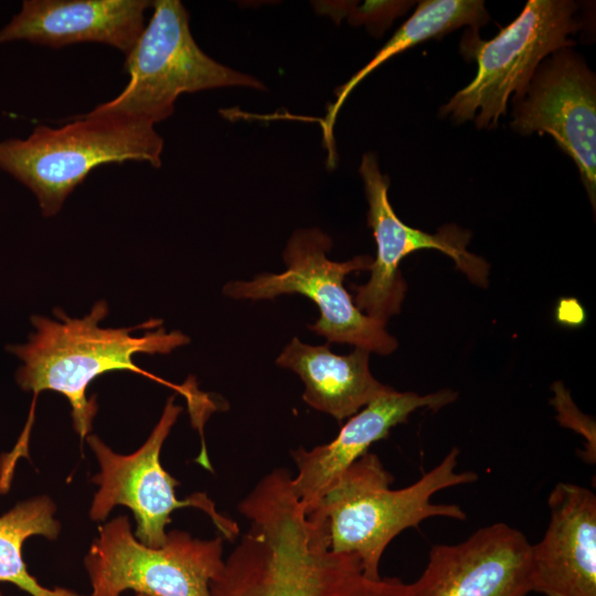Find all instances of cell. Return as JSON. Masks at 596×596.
<instances>
[{"label":"cell","mask_w":596,"mask_h":596,"mask_svg":"<svg viewBox=\"0 0 596 596\" xmlns=\"http://www.w3.org/2000/svg\"><path fill=\"white\" fill-rule=\"evenodd\" d=\"M531 588V544L503 522L480 528L457 544L429 551L409 596H526Z\"/></svg>","instance_id":"cell-12"},{"label":"cell","mask_w":596,"mask_h":596,"mask_svg":"<svg viewBox=\"0 0 596 596\" xmlns=\"http://www.w3.org/2000/svg\"><path fill=\"white\" fill-rule=\"evenodd\" d=\"M489 14L481 0H424L416 11L404 22L393 36L381 47L373 58L356 72L337 92L336 102L329 107L322 121L323 140L329 152V163H334L333 126L343 103L355 86L371 72L392 56L429 39L443 35L461 26L478 31L487 24Z\"/></svg>","instance_id":"cell-17"},{"label":"cell","mask_w":596,"mask_h":596,"mask_svg":"<svg viewBox=\"0 0 596 596\" xmlns=\"http://www.w3.org/2000/svg\"><path fill=\"white\" fill-rule=\"evenodd\" d=\"M578 6L571 0H529L519 17L499 34L482 41L466 32L460 51L476 60L475 78L440 107L458 124L475 120L478 129L496 128L509 99L521 98L539 65L552 53L572 47L582 28Z\"/></svg>","instance_id":"cell-5"},{"label":"cell","mask_w":596,"mask_h":596,"mask_svg":"<svg viewBox=\"0 0 596 596\" xmlns=\"http://www.w3.org/2000/svg\"><path fill=\"white\" fill-rule=\"evenodd\" d=\"M174 398V395L168 398L147 440L129 455L115 453L95 435L87 437L99 465V472L93 478L98 489L89 517L93 521H105L116 505H125L135 517L137 540L159 547L167 541L166 528L171 522V513L179 508L193 507L205 512L221 534L232 541L240 532L237 523L222 515L205 493L178 499L175 488L180 482L161 465L162 445L182 412Z\"/></svg>","instance_id":"cell-9"},{"label":"cell","mask_w":596,"mask_h":596,"mask_svg":"<svg viewBox=\"0 0 596 596\" xmlns=\"http://www.w3.org/2000/svg\"><path fill=\"white\" fill-rule=\"evenodd\" d=\"M56 507L47 496L19 502L0 517V582L14 584L30 596H88L74 590L47 588L33 577L23 561L25 540L42 535L55 540L61 524L54 514Z\"/></svg>","instance_id":"cell-18"},{"label":"cell","mask_w":596,"mask_h":596,"mask_svg":"<svg viewBox=\"0 0 596 596\" xmlns=\"http://www.w3.org/2000/svg\"><path fill=\"white\" fill-rule=\"evenodd\" d=\"M456 397L457 393L448 389L419 395L389 387L352 415L330 443L310 450L302 447L292 450L297 473L291 476V487L305 512L315 510L342 473L412 413L419 408L439 409Z\"/></svg>","instance_id":"cell-13"},{"label":"cell","mask_w":596,"mask_h":596,"mask_svg":"<svg viewBox=\"0 0 596 596\" xmlns=\"http://www.w3.org/2000/svg\"><path fill=\"white\" fill-rule=\"evenodd\" d=\"M459 449L453 448L414 483L392 489L394 477L375 454L358 459L324 493L319 505L327 520L330 549L355 555L366 576L380 578L382 555L402 531L433 517L465 520L458 504L433 503L446 488L472 483L473 471H456Z\"/></svg>","instance_id":"cell-3"},{"label":"cell","mask_w":596,"mask_h":596,"mask_svg":"<svg viewBox=\"0 0 596 596\" xmlns=\"http://www.w3.org/2000/svg\"><path fill=\"white\" fill-rule=\"evenodd\" d=\"M152 15L126 55L125 88L95 114H113L155 125L174 111L183 93L242 86L263 89L257 78L206 55L194 41L189 13L179 0L153 1Z\"/></svg>","instance_id":"cell-6"},{"label":"cell","mask_w":596,"mask_h":596,"mask_svg":"<svg viewBox=\"0 0 596 596\" xmlns=\"http://www.w3.org/2000/svg\"><path fill=\"white\" fill-rule=\"evenodd\" d=\"M135 596H148V595H145V594H136Z\"/></svg>","instance_id":"cell-21"},{"label":"cell","mask_w":596,"mask_h":596,"mask_svg":"<svg viewBox=\"0 0 596 596\" xmlns=\"http://www.w3.org/2000/svg\"><path fill=\"white\" fill-rule=\"evenodd\" d=\"M238 512L249 528L210 596H409L408 584L371 578L355 555L330 549L326 518L318 509L305 512L286 469L264 476Z\"/></svg>","instance_id":"cell-1"},{"label":"cell","mask_w":596,"mask_h":596,"mask_svg":"<svg viewBox=\"0 0 596 596\" xmlns=\"http://www.w3.org/2000/svg\"><path fill=\"white\" fill-rule=\"evenodd\" d=\"M512 130L549 134L578 168L595 209L596 77L571 47L549 55L538 67L524 95L514 99Z\"/></svg>","instance_id":"cell-11"},{"label":"cell","mask_w":596,"mask_h":596,"mask_svg":"<svg viewBox=\"0 0 596 596\" xmlns=\"http://www.w3.org/2000/svg\"><path fill=\"white\" fill-rule=\"evenodd\" d=\"M330 236L317 227L297 230L289 238L283 257L287 269L280 274L264 273L252 280L227 283L223 291L234 299H274L284 294H300L311 299L320 311L319 319L307 326L327 341L348 343L369 352L390 354L397 341L385 326L356 308L343 286L352 272L369 270L373 258L359 255L347 262H334L327 254Z\"/></svg>","instance_id":"cell-7"},{"label":"cell","mask_w":596,"mask_h":596,"mask_svg":"<svg viewBox=\"0 0 596 596\" xmlns=\"http://www.w3.org/2000/svg\"><path fill=\"white\" fill-rule=\"evenodd\" d=\"M162 150L155 125L88 111L61 128L38 126L26 138L0 141V169L31 190L50 217L96 167L135 160L158 168Z\"/></svg>","instance_id":"cell-4"},{"label":"cell","mask_w":596,"mask_h":596,"mask_svg":"<svg viewBox=\"0 0 596 596\" xmlns=\"http://www.w3.org/2000/svg\"><path fill=\"white\" fill-rule=\"evenodd\" d=\"M359 172L369 203L368 224L376 242V257L369 269V281L353 286V302L359 310L384 326L398 313L406 291L400 263L411 253L424 248L446 254L471 281L487 286L489 266L485 259L467 251L470 240L467 231L445 225L437 233L429 234L404 224L389 201L390 180L381 172L373 152L363 155Z\"/></svg>","instance_id":"cell-10"},{"label":"cell","mask_w":596,"mask_h":596,"mask_svg":"<svg viewBox=\"0 0 596 596\" xmlns=\"http://www.w3.org/2000/svg\"><path fill=\"white\" fill-rule=\"evenodd\" d=\"M369 355L362 348L339 355L328 344L310 345L292 338L276 363L299 375L308 405L341 423L390 387L372 375Z\"/></svg>","instance_id":"cell-16"},{"label":"cell","mask_w":596,"mask_h":596,"mask_svg":"<svg viewBox=\"0 0 596 596\" xmlns=\"http://www.w3.org/2000/svg\"><path fill=\"white\" fill-rule=\"evenodd\" d=\"M550 521L531 544V588L545 596H596V496L558 482L547 498Z\"/></svg>","instance_id":"cell-14"},{"label":"cell","mask_w":596,"mask_h":596,"mask_svg":"<svg viewBox=\"0 0 596 596\" xmlns=\"http://www.w3.org/2000/svg\"><path fill=\"white\" fill-rule=\"evenodd\" d=\"M414 3L413 1H368L361 8L351 13V23H364L370 30L383 32L392 20L403 14Z\"/></svg>","instance_id":"cell-20"},{"label":"cell","mask_w":596,"mask_h":596,"mask_svg":"<svg viewBox=\"0 0 596 596\" xmlns=\"http://www.w3.org/2000/svg\"><path fill=\"white\" fill-rule=\"evenodd\" d=\"M84 566L88 596H120L126 590L148 596H210L211 582L224 567L223 538L201 540L172 530L159 547L142 544L126 515L105 522Z\"/></svg>","instance_id":"cell-8"},{"label":"cell","mask_w":596,"mask_h":596,"mask_svg":"<svg viewBox=\"0 0 596 596\" xmlns=\"http://www.w3.org/2000/svg\"><path fill=\"white\" fill-rule=\"evenodd\" d=\"M553 390L555 393L553 404L558 412V421L562 425L584 436L585 449L581 457L588 464H594L596 460L595 424L579 413L567 391L560 383H555Z\"/></svg>","instance_id":"cell-19"},{"label":"cell","mask_w":596,"mask_h":596,"mask_svg":"<svg viewBox=\"0 0 596 596\" xmlns=\"http://www.w3.org/2000/svg\"><path fill=\"white\" fill-rule=\"evenodd\" d=\"M108 315L106 301L98 300L91 312L78 319L54 309L56 320L32 316L35 331L28 342L8 347L22 362L17 382L36 398L43 391L64 395L72 408L73 425L81 438L92 429L97 412L95 397L87 398L91 382L109 371H130L166 385L187 400L191 419L202 417L215 407L201 392L193 377L173 384L136 365L137 353L167 354L190 342L180 331L167 332L162 321L150 319L131 328H102L98 322Z\"/></svg>","instance_id":"cell-2"},{"label":"cell","mask_w":596,"mask_h":596,"mask_svg":"<svg viewBox=\"0 0 596 596\" xmlns=\"http://www.w3.org/2000/svg\"><path fill=\"white\" fill-rule=\"evenodd\" d=\"M147 0H24L0 29V45L15 41L61 49L83 42L114 46L126 55L146 23Z\"/></svg>","instance_id":"cell-15"},{"label":"cell","mask_w":596,"mask_h":596,"mask_svg":"<svg viewBox=\"0 0 596 596\" xmlns=\"http://www.w3.org/2000/svg\"><path fill=\"white\" fill-rule=\"evenodd\" d=\"M0 596H3L1 592H0Z\"/></svg>","instance_id":"cell-22"}]
</instances>
